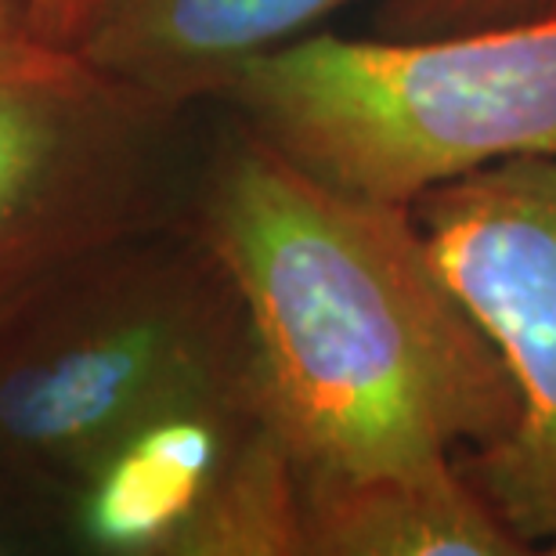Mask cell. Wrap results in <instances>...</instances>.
I'll return each instance as SVG.
<instances>
[{
	"instance_id": "ba28073f",
	"label": "cell",
	"mask_w": 556,
	"mask_h": 556,
	"mask_svg": "<svg viewBox=\"0 0 556 556\" xmlns=\"http://www.w3.org/2000/svg\"><path fill=\"white\" fill-rule=\"evenodd\" d=\"M509 535L459 466L304 484V556H509Z\"/></svg>"
},
{
	"instance_id": "9c48e42d",
	"label": "cell",
	"mask_w": 556,
	"mask_h": 556,
	"mask_svg": "<svg viewBox=\"0 0 556 556\" xmlns=\"http://www.w3.org/2000/svg\"><path fill=\"white\" fill-rule=\"evenodd\" d=\"M553 15L556 0H380V8H376V37L416 40Z\"/></svg>"
},
{
	"instance_id": "30bf717a",
	"label": "cell",
	"mask_w": 556,
	"mask_h": 556,
	"mask_svg": "<svg viewBox=\"0 0 556 556\" xmlns=\"http://www.w3.org/2000/svg\"><path fill=\"white\" fill-rule=\"evenodd\" d=\"M98 8V0H33L29 37L54 48H76Z\"/></svg>"
},
{
	"instance_id": "8992f818",
	"label": "cell",
	"mask_w": 556,
	"mask_h": 556,
	"mask_svg": "<svg viewBox=\"0 0 556 556\" xmlns=\"http://www.w3.org/2000/svg\"><path fill=\"white\" fill-rule=\"evenodd\" d=\"M517 387L514 430L459 459L520 546L556 549V160H506L408 203Z\"/></svg>"
},
{
	"instance_id": "52a82bcc",
	"label": "cell",
	"mask_w": 556,
	"mask_h": 556,
	"mask_svg": "<svg viewBox=\"0 0 556 556\" xmlns=\"http://www.w3.org/2000/svg\"><path fill=\"white\" fill-rule=\"evenodd\" d=\"M358 0H98L76 51L177 109L217 102L242 65Z\"/></svg>"
},
{
	"instance_id": "8fae6325",
	"label": "cell",
	"mask_w": 556,
	"mask_h": 556,
	"mask_svg": "<svg viewBox=\"0 0 556 556\" xmlns=\"http://www.w3.org/2000/svg\"><path fill=\"white\" fill-rule=\"evenodd\" d=\"M29 8H33V0H0V43L26 37L29 33Z\"/></svg>"
},
{
	"instance_id": "6da1fadb",
	"label": "cell",
	"mask_w": 556,
	"mask_h": 556,
	"mask_svg": "<svg viewBox=\"0 0 556 556\" xmlns=\"http://www.w3.org/2000/svg\"><path fill=\"white\" fill-rule=\"evenodd\" d=\"M185 220L236 286L304 484L441 473L514 430V376L408 206L318 181L228 113Z\"/></svg>"
},
{
	"instance_id": "5b68a950",
	"label": "cell",
	"mask_w": 556,
	"mask_h": 556,
	"mask_svg": "<svg viewBox=\"0 0 556 556\" xmlns=\"http://www.w3.org/2000/svg\"><path fill=\"white\" fill-rule=\"evenodd\" d=\"M54 520L91 556H304V481L253 372L127 427Z\"/></svg>"
},
{
	"instance_id": "3957f363",
	"label": "cell",
	"mask_w": 556,
	"mask_h": 556,
	"mask_svg": "<svg viewBox=\"0 0 556 556\" xmlns=\"http://www.w3.org/2000/svg\"><path fill=\"white\" fill-rule=\"evenodd\" d=\"M214 105L348 195L402 203L506 160H556V15L441 37L307 33Z\"/></svg>"
},
{
	"instance_id": "7a4b0ae2",
	"label": "cell",
	"mask_w": 556,
	"mask_h": 556,
	"mask_svg": "<svg viewBox=\"0 0 556 556\" xmlns=\"http://www.w3.org/2000/svg\"><path fill=\"white\" fill-rule=\"evenodd\" d=\"M253 372L239 293L188 220L109 239L0 318V492L54 514L127 427Z\"/></svg>"
},
{
	"instance_id": "277c9868",
	"label": "cell",
	"mask_w": 556,
	"mask_h": 556,
	"mask_svg": "<svg viewBox=\"0 0 556 556\" xmlns=\"http://www.w3.org/2000/svg\"><path fill=\"white\" fill-rule=\"evenodd\" d=\"M188 116L76 48L0 43V318L87 250L185 220Z\"/></svg>"
}]
</instances>
